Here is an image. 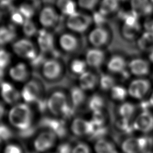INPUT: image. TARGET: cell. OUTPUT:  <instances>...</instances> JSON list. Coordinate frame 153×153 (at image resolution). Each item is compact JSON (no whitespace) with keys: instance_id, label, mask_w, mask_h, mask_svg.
Wrapping results in <instances>:
<instances>
[{"instance_id":"44","label":"cell","mask_w":153,"mask_h":153,"mask_svg":"<svg viewBox=\"0 0 153 153\" xmlns=\"http://www.w3.org/2000/svg\"><path fill=\"white\" fill-rule=\"evenodd\" d=\"M10 19L14 25L22 26L26 19L17 10H15L10 14Z\"/></svg>"},{"instance_id":"36","label":"cell","mask_w":153,"mask_h":153,"mask_svg":"<svg viewBox=\"0 0 153 153\" xmlns=\"http://www.w3.org/2000/svg\"><path fill=\"white\" fill-rule=\"evenodd\" d=\"M111 94L114 99L118 101H122L127 97L128 91L124 87L119 85H115L111 90Z\"/></svg>"},{"instance_id":"35","label":"cell","mask_w":153,"mask_h":153,"mask_svg":"<svg viewBox=\"0 0 153 153\" xmlns=\"http://www.w3.org/2000/svg\"><path fill=\"white\" fill-rule=\"evenodd\" d=\"M135 111L134 106L129 102H124L122 103L118 109L119 114L122 118L129 120L133 115Z\"/></svg>"},{"instance_id":"13","label":"cell","mask_w":153,"mask_h":153,"mask_svg":"<svg viewBox=\"0 0 153 153\" xmlns=\"http://www.w3.org/2000/svg\"><path fill=\"white\" fill-rule=\"evenodd\" d=\"M151 87L149 81L144 78H138L132 81L127 89L128 94L131 97L140 99L148 92Z\"/></svg>"},{"instance_id":"57","label":"cell","mask_w":153,"mask_h":153,"mask_svg":"<svg viewBox=\"0 0 153 153\" xmlns=\"http://www.w3.org/2000/svg\"><path fill=\"white\" fill-rule=\"evenodd\" d=\"M120 1V0H119ZM122 1H124V0H122Z\"/></svg>"},{"instance_id":"22","label":"cell","mask_w":153,"mask_h":153,"mask_svg":"<svg viewBox=\"0 0 153 153\" xmlns=\"http://www.w3.org/2000/svg\"><path fill=\"white\" fill-rule=\"evenodd\" d=\"M17 36L14 27L11 25L0 26V47L14 42Z\"/></svg>"},{"instance_id":"24","label":"cell","mask_w":153,"mask_h":153,"mask_svg":"<svg viewBox=\"0 0 153 153\" xmlns=\"http://www.w3.org/2000/svg\"><path fill=\"white\" fill-rule=\"evenodd\" d=\"M56 5L62 14L69 17L77 11V3L74 0H56Z\"/></svg>"},{"instance_id":"52","label":"cell","mask_w":153,"mask_h":153,"mask_svg":"<svg viewBox=\"0 0 153 153\" xmlns=\"http://www.w3.org/2000/svg\"><path fill=\"white\" fill-rule=\"evenodd\" d=\"M145 153H153V152H145Z\"/></svg>"},{"instance_id":"3","label":"cell","mask_w":153,"mask_h":153,"mask_svg":"<svg viewBox=\"0 0 153 153\" xmlns=\"http://www.w3.org/2000/svg\"><path fill=\"white\" fill-rule=\"evenodd\" d=\"M48 112L51 116L62 118L66 110L70 106L69 96L62 90L53 91L47 97Z\"/></svg>"},{"instance_id":"2","label":"cell","mask_w":153,"mask_h":153,"mask_svg":"<svg viewBox=\"0 0 153 153\" xmlns=\"http://www.w3.org/2000/svg\"><path fill=\"white\" fill-rule=\"evenodd\" d=\"M39 68L42 77L48 82H56L60 80L65 72L63 63L56 57L46 59Z\"/></svg>"},{"instance_id":"51","label":"cell","mask_w":153,"mask_h":153,"mask_svg":"<svg viewBox=\"0 0 153 153\" xmlns=\"http://www.w3.org/2000/svg\"><path fill=\"white\" fill-rule=\"evenodd\" d=\"M25 153H38V152H36V151H34V150H32V151H29L25 152Z\"/></svg>"},{"instance_id":"33","label":"cell","mask_w":153,"mask_h":153,"mask_svg":"<svg viewBox=\"0 0 153 153\" xmlns=\"http://www.w3.org/2000/svg\"><path fill=\"white\" fill-rule=\"evenodd\" d=\"M12 127L9 124L0 122V142H7L12 139L13 131Z\"/></svg>"},{"instance_id":"30","label":"cell","mask_w":153,"mask_h":153,"mask_svg":"<svg viewBox=\"0 0 153 153\" xmlns=\"http://www.w3.org/2000/svg\"><path fill=\"white\" fill-rule=\"evenodd\" d=\"M87 65L85 60L76 58L73 59L69 64V69L71 72L76 75L80 76L87 71Z\"/></svg>"},{"instance_id":"7","label":"cell","mask_w":153,"mask_h":153,"mask_svg":"<svg viewBox=\"0 0 153 153\" xmlns=\"http://www.w3.org/2000/svg\"><path fill=\"white\" fill-rule=\"evenodd\" d=\"M20 93L23 102L29 105L36 103L44 97L43 88L41 84L35 79L26 82L20 91Z\"/></svg>"},{"instance_id":"53","label":"cell","mask_w":153,"mask_h":153,"mask_svg":"<svg viewBox=\"0 0 153 153\" xmlns=\"http://www.w3.org/2000/svg\"><path fill=\"white\" fill-rule=\"evenodd\" d=\"M48 153H56L55 152H48Z\"/></svg>"},{"instance_id":"34","label":"cell","mask_w":153,"mask_h":153,"mask_svg":"<svg viewBox=\"0 0 153 153\" xmlns=\"http://www.w3.org/2000/svg\"><path fill=\"white\" fill-rule=\"evenodd\" d=\"M99 84L102 90H109L115 85V81L114 78L110 75L102 74L99 79Z\"/></svg>"},{"instance_id":"8","label":"cell","mask_w":153,"mask_h":153,"mask_svg":"<svg viewBox=\"0 0 153 153\" xmlns=\"http://www.w3.org/2000/svg\"><path fill=\"white\" fill-rule=\"evenodd\" d=\"M40 126L44 130L53 133L58 139L64 137L69 130L66 120L56 117H44L40 121Z\"/></svg>"},{"instance_id":"45","label":"cell","mask_w":153,"mask_h":153,"mask_svg":"<svg viewBox=\"0 0 153 153\" xmlns=\"http://www.w3.org/2000/svg\"><path fill=\"white\" fill-rule=\"evenodd\" d=\"M35 132V128L34 126H33L26 130L18 132V134L21 137L26 139L32 136L34 134Z\"/></svg>"},{"instance_id":"48","label":"cell","mask_w":153,"mask_h":153,"mask_svg":"<svg viewBox=\"0 0 153 153\" xmlns=\"http://www.w3.org/2000/svg\"><path fill=\"white\" fill-rule=\"evenodd\" d=\"M5 76V72L4 70L0 69V85L4 81V78Z\"/></svg>"},{"instance_id":"55","label":"cell","mask_w":153,"mask_h":153,"mask_svg":"<svg viewBox=\"0 0 153 153\" xmlns=\"http://www.w3.org/2000/svg\"><path fill=\"white\" fill-rule=\"evenodd\" d=\"M1 143H1V142H0V144H1Z\"/></svg>"},{"instance_id":"6","label":"cell","mask_w":153,"mask_h":153,"mask_svg":"<svg viewBox=\"0 0 153 153\" xmlns=\"http://www.w3.org/2000/svg\"><path fill=\"white\" fill-rule=\"evenodd\" d=\"M13 52L19 57L29 60L30 62L38 56L36 45L27 38L16 40L12 44Z\"/></svg>"},{"instance_id":"14","label":"cell","mask_w":153,"mask_h":153,"mask_svg":"<svg viewBox=\"0 0 153 153\" xmlns=\"http://www.w3.org/2000/svg\"><path fill=\"white\" fill-rule=\"evenodd\" d=\"M36 40L38 48L42 53L53 52L54 50L55 40L52 33L48 29H41L36 35Z\"/></svg>"},{"instance_id":"16","label":"cell","mask_w":153,"mask_h":153,"mask_svg":"<svg viewBox=\"0 0 153 153\" xmlns=\"http://www.w3.org/2000/svg\"><path fill=\"white\" fill-rule=\"evenodd\" d=\"M134 129L147 133L153 129V115L149 111H142L133 123Z\"/></svg>"},{"instance_id":"20","label":"cell","mask_w":153,"mask_h":153,"mask_svg":"<svg viewBox=\"0 0 153 153\" xmlns=\"http://www.w3.org/2000/svg\"><path fill=\"white\" fill-rule=\"evenodd\" d=\"M78 82V86L84 91H91L93 90L99 83V78L93 72L87 71L79 76Z\"/></svg>"},{"instance_id":"19","label":"cell","mask_w":153,"mask_h":153,"mask_svg":"<svg viewBox=\"0 0 153 153\" xmlns=\"http://www.w3.org/2000/svg\"><path fill=\"white\" fill-rule=\"evenodd\" d=\"M128 67L131 73L137 76H144L149 72V64L143 59L136 58L131 60Z\"/></svg>"},{"instance_id":"50","label":"cell","mask_w":153,"mask_h":153,"mask_svg":"<svg viewBox=\"0 0 153 153\" xmlns=\"http://www.w3.org/2000/svg\"><path fill=\"white\" fill-rule=\"evenodd\" d=\"M149 59H150L151 61H152L153 62V50H152V51L151 53V54L149 55Z\"/></svg>"},{"instance_id":"56","label":"cell","mask_w":153,"mask_h":153,"mask_svg":"<svg viewBox=\"0 0 153 153\" xmlns=\"http://www.w3.org/2000/svg\"><path fill=\"white\" fill-rule=\"evenodd\" d=\"M1 15H0V18H1Z\"/></svg>"},{"instance_id":"49","label":"cell","mask_w":153,"mask_h":153,"mask_svg":"<svg viewBox=\"0 0 153 153\" xmlns=\"http://www.w3.org/2000/svg\"><path fill=\"white\" fill-rule=\"evenodd\" d=\"M149 102L151 105V106H153V93H152V94L151 95V97L149 98Z\"/></svg>"},{"instance_id":"47","label":"cell","mask_w":153,"mask_h":153,"mask_svg":"<svg viewBox=\"0 0 153 153\" xmlns=\"http://www.w3.org/2000/svg\"><path fill=\"white\" fill-rule=\"evenodd\" d=\"M7 112H6V109L4 103L0 101V122L5 117V116L7 115Z\"/></svg>"},{"instance_id":"25","label":"cell","mask_w":153,"mask_h":153,"mask_svg":"<svg viewBox=\"0 0 153 153\" xmlns=\"http://www.w3.org/2000/svg\"><path fill=\"white\" fill-rule=\"evenodd\" d=\"M127 66L126 60L120 56H112L108 62L107 68L113 73H121L124 72Z\"/></svg>"},{"instance_id":"1","label":"cell","mask_w":153,"mask_h":153,"mask_svg":"<svg viewBox=\"0 0 153 153\" xmlns=\"http://www.w3.org/2000/svg\"><path fill=\"white\" fill-rule=\"evenodd\" d=\"M6 116L8 124L17 132L34 126L33 110L30 105L23 102L11 106Z\"/></svg>"},{"instance_id":"46","label":"cell","mask_w":153,"mask_h":153,"mask_svg":"<svg viewBox=\"0 0 153 153\" xmlns=\"http://www.w3.org/2000/svg\"><path fill=\"white\" fill-rule=\"evenodd\" d=\"M139 145L141 148L142 151H145L150 145L151 142L148 137H141L138 138Z\"/></svg>"},{"instance_id":"18","label":"cell","mask_w":153,"mask_h":153,"mask_svg":"<svg viewBox=\"0 0 153 153\" xmlns=\"http://www.w3.org/2000/svg\"><path fill=\"white\" fill-rule=\"evenodd\" d=\"M8 74L16 82H26L28 81L30 73L27 65L23 62H19L10 68Z\"/></svg>"},{"instance_id":"28","label":"cell","mask_w":153,"mask_h":153,"mask_svg":"<svg viewBox=\"0 0 153 153\" xmlns=\"http://www.w3.org/2000/svg\"><path fill=\"white\" fill-rule=\"evenodd\" d=\"M119 7V0H102L100 5L99 12L106 16L114 13Z\"/></svg>"},{"instance_id":"11","label":"cell","mask_w":153,"mask_h":153,"mask_svg":"<svg viewBox=\"0 0 153 153\" xmlns=\"http://www.w3.org/2000/svg\"><path fill=\"white\" fill-rule=\"evenodd\" d=\"M0 95L4 103L10 106L20 102L21 93L12 84L4 81L0 85Z\"/></svg>"},{"instance_id":"29","label":"cell","mask_w":153,"mask_h":153,"mask_svg":"<svg viewBox=\"0 0 153 153\" xmlns=\"http://www.w3.org/2000/svg\"><path fill=\"white\" fill-rule=\"evenodd\" d=\"M103 106V99L98 94H93L87 101V107L92 113L102 111Z\"/></svg>"},{"instance_id":"10","label":"cell","mask_w":153,"mask_h":153,"mask_svg":"<svg viewBox=\"0 0 153 153\" xmlns=\"http://www.w3.org/2000/svg\"><path fill=\"white\" fill-rule=\"evenodd\" d=\"M60 16L56 8L51 5L44 6L39 13L38 20L44 29H48L56 26Z\"/></svg>"},{"instance_id":"32","label":"cell","mask_w":153,"mask_h":153,"mask_svg":"<svg viewBox=\"0 0 153 153\" xmlns=\"http://www.w3.org/2000/svg\"><path fill=\"white\" fill-rule=\"evenodd\" d=\"M17 10L26 20L32 19L35 13V5L30 2H23L21 4Z\"/></svg>"},{"instance_id":"26","label":"cell","mask_w":153,"mask_h":153,"mask_svg":"<svg viewBox=\"0 0 153 153\" xmlns=\"http://www.w3.org/2000/svg\"><path fill=\"white\" fill-rule=\"evenodd\" d=\"M93 149L95 153H117L114 145L102 138L96 140Z\"/></svg>"},{"instance_id":"42","label":"cell","mask_w":153,"mask_h":153,"mask_svg":"<svg viewBox=\"0 0 153 153\" xmlns=\"http://www.w3.org/2000/svg\"><path fill=\"white\" fill-rule=\"evenodd\" d=\"M73 145L68 142H62L57 144L56 153H72Z\"/></svg>"},{"instance_id":"5","label":"cell","mask_w":153,"mask_h":153,"mask_svg":"<svg viewBox=\"0 0 153 153\" xmlns=\"http://www.w3.org/2000/svg\"><path fill=\"white\" fill-rule=\"evenodd\" d=\"M57 137L50 131L44 130L36 134L33 140V150L38 153H48L56 146Z\"/></svg>"},{"instance_id":"37","label":"cell","mask_w":153,"mask_h":153,"mask_svg":"<svg viewBox=\"0 0 153 153\" xmlns=\"http://www.w3.org/2000/svg\"><path fill=\"white\" fill-rule=\"evenodd\" d=\"M11 61L10 53L5 48L0 47V69L4 70L10 65Z\"/></svg>"},{"instance_id":"27","label":"cell","mask_w":153,"mask_h":153,"mask_svg":"<svg viewBox=\"0 0 153 153\" xmlns=\"http://www.w3.org/2000/svg\"><path fill=\"white\" fill-rule=\"evenodd\" d=\"M121 150L124 153H139L142 152L138 138L128 137L121 144Z\"/></svg>"},{"instance_id":"12","label":"cell","mask_w":153,"mask_h":153,"mask_svg":"<svg viewBox=\"0 0 153 153\" xmlns=\"http://www.w3.org/2000/svg\"><path fill=\"white\" fill-rule=\"evenodd\" d=\"M69 130L73 135L76 137H81L90 136L91 131L90 121L81 117H75L71 120Z\"/></svg>"},{"instance_id":"40","label":"cell","mask_w":153,"mask_h":153,"mask_svg":"<svg viewBox=\"0 0 153 153\" xmlns=\"http://www.w3.org/2000/svg\"><path fill=\"white\" fill-rule=\"evenodd\" d=\"M72 153H92V152L88 144L80 142L73 145Z\"/></svg>"},{"instance_id":"43","label":"cell","mask_w":153,"mask_h":153,"mask_svg":"<svg viewBox=\"0 0 153 153\" xmlns=\"http://www.w3.org/2000/svg\"><path fill=\"white\" fill-rule=\"evenodd\" d=\"M117 126L120 130L127 133H130L133 130H134L133 124H131L130 123L129 120L125 118H121L120 120L117 123Z\"/></svg>"},{"instance_id":"9","label":"cell","mask_w":153,"mask_h":153,"mask_svg":"<svg viewBox=\"0 0 153 153\" xmlns=\"http://www.w3.org/2000/svg\"><path fill=\"white\" fill-rule=\"evenodd\" d=\"M58 45L63 52L67 54H74L79 51L81 42L76 33L63 32L58 38Z\"/></svg>"},{"instance_id":"23","label":"cell","mask_w":153,"mask_h":153,"mask_svg":"<svg viewBox=\"0 0 153 153\" xmlns=\"http://www.w3.org/2000/svg\"><path fill=\"white\" fill-rule=\"evenodd\" d=\"M69 99L71 104L77 109L81 106L86 100L85 91L79 86H74L69 91Z\"/></svg>"},{"instance_id":"17","label":"cell","mask_w":153,"mask_h":153,"mask_svg":"<svg viewBox=\"0 0 153 153\" xmlns=\"http://www.w3.org/2000/svg\"><path fill=\"white\" fill-rule=\"evenodd\" d=\"M105 59V54L103 50L99 48H91L87 50L85 61L88 66L93 68H99L103 63Z\"/></svg>"},{"instance_id":"21","label":"cell","mask_w":153,"mask_h":153,"mask_svg":"<svg viewBox=\"0 0 153 153\" xmlns=\"http://www.w3.org/2000/svg\"><path fill=\"white\" fill-rule=\"evenodd\" d=\"M131 7L138 16L149 15L153 12V0H131Z\"/></svg>"},{"instance_id":"41","label":"cell","mask_w":153,"mask_h":153,"mask_svg":"<svg viewBox=\"0 0 153 153\" xmlns=\"http://www.w3.org/2000/svg\"><path fill=\"white\" fill-rule=\"evenodd\" d=\"M15 10L11 1L9 0H1L0 1V15L2 16L4 14L10 13V14Z\"/></svg>"},{"instance_id":"31","label":"cell","mask_w":153,"mask_h":153,"mask_svg":"<svg viewBox=\"0 0 153 153\" xmlns=\"http://www.w3.org/2000/svg\"><path fill=\"white\" fill-rule=\"evenodd\" d=\"M22 26L23 33L27 38H31L33 36H36L39 30L36 25L32 20V19L26 20Z\"/></svg>"},{"instance_id":"54","label":"cell","mask_w":153,"mask_h":153,"mask_svg":"<svg viewBox=\"0 0 153 153\" xmlns=\"http://www.w3.org/2000/svg\"><path fill=\"white\" fill-rule=\"evenodd\" d=\"M9 1H13V0H9Z\"/></svg>"},{"instance_id":"4","label":"cell","mask_w":153,"mask_h":153,"mask_svg":"<svg viewBox=\"0 0 153 153\" xmlns=\"http://www.w3.org/2000/svg\"><path fill=\"white\" fill-rule=\"evenodd\" d=\"M93 22L92 17L87 14L76 11L74 14L67 17L66 26L72 33L81 34L85 33Z\"/></svg>"},{"instance_id":"15","label":"cell","mask_w":153,"mask_h":153,"mask_svg":"<svg viewBox=\"0 0 153 153\" xmlns=\"http://www.w3.org/2000/svg\"><path fill=\"white\" fill-rule=\"evenodd\" d=\"M109 38L108 30L102 26H96L90 32L88 35L89 43L93 47L99 48L106 45Z\"/></svg>"},{"instance_id":"39","label":"cell","mask_w":153,"mask_h":153,"mask_svg":"<svg viewBox=\"0 0 153 153\" xmlns=\"http://www.w3.org/2000/svg\"><path fill=\"white\" fill-rule=\"evenodd\" d=\"M99 0H77V5L82 10L87 11L93 10Z\"/></svg>"},{"instance_id":"38","label":"cell","mask_w":153,"mask_h":153,"mask_svg":"<svg viewBox=\"0 0 153 153\" xmlns=\"http://www.w3.org/2000/svg\"><path fill=\"white\" fill-rule=\"evenodd\" d=\"M1 153H25L20 145L13 143H7L1 149Z\"/></svg>"}]
</instances>
